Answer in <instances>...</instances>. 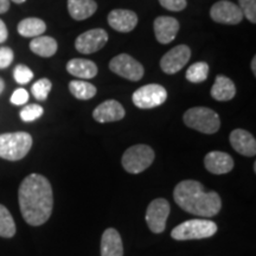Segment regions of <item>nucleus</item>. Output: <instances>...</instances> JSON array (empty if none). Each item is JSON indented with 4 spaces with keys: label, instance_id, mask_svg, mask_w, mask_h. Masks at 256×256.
<instances>
[{
    "label": "nucleus",
    "instance_id": "0eeeda50",
    "mask_svg": "<svg viewBox=\"0 0 256 256\" xmlns=\"http://www.w3.org/2000/svg\"><path fill=\"white\" fill-rule=\"evenodd\" d=\"M168 98V92L160 84H147L133 94V104L142 110H151L162 104Z\"/></svg>",
    "mask_w": 256,
    "mask_h": 256
},
{
    "label": "nucleus",
    "instance_id": "2f4dec72",
    "mask_svg": "<svg viewBox=\"0 0 256 256\" xmlns=\"http://www.w3.org/2000/svg\"><path fill=\"white\" fill-rule=\"evenodd\" d=\"M160 5L170 11L179 12L186 8V0H159Z\"/></svg>",
    "mask_w": 256,
    "mask_h": 256
},
{
    "label": "nucleus",
    "instance_id": "c756f323",
    "mask_svg": "<svg viewBox=\"0 0 256 256\" xmlns=\"http://www.w3.org/2000/svg\"><path fill=\"white\" fill-rule=\"evenodd\" d=\"M14 78L19 84H26L34 78V72L24 64H19L14 70Z\"/></svg>",
    "mask_w": 256,
    "mask_h": 256
},
{
    "label": "nucleus",
    "instance_id": "a211bd4d",
    "mask_svg": "<svg viewBox=\"0 0 256 256\" xmlns=\"http://www.w3.org/2000/svg\"><path fill=\"white\" fill-rule=\"evenodd\" d=\"M124 246L120 234L114 228H108L102 235L101 256H122Z\"/></svg>",
    "mask_w": 256,
    "mask_h": 256
},
{
    "label": "nucleus",
    "instance_id": "6e6552de",
    "mask_svg": "<svg viewBox=\"0 0 256 256\" xmlns=\"http://www.w3.org/2000/svg\"><path fill=\"white\" fill-rule=\"evenodd\" d=\"M110 69L116 75L121 78L130 80V81H140L142 78L144 66L134 60L132 56L127 54H121V55L115 56L110 63Z\"/></svg>",
    "mask_w": 256,
    "mask_h": 256
},
{
    "label": "nucleus",
    "instance_id": "7ed1b4c3",
    "mask_svg": "<svg viewBox=\"0 0 256 256\" xmlns=\"http://www.w3.org/2000/svg\"><path fill=\"white\" fill-rule=\"evenodd\" d=\"M32 136L26 132L5 133L0 136V158L17 162L31 150Z\"/></svg>",
    "mask_w": 256,
    "mask_h": 256
},
{
    "label": "nucleus",
    "instance_id": "1a4fd4ad",
    "mask_svg": "<svg viewBox=\"0 0 256 256\" xmlns=\"http://www.w3.org/2000/svg\"><path fill=\"white\" fill-rule=\"evenodd\" d=\"M170 215V204L164 198L152 200L146 211V223L151 232L160 234L165 230L166 220Z\"/></svg>",
    "mask_w": 256,
    "mask_h": 256
},
{
    "label": "nucleus",
    "instance_id": "5701e85b",
    "mask_svg": "<svg viewBox=\"0 0 256 256\" xmlns=\"http://www.w3.org/2000/svg\"><path fill=\"white\" fill-rule=\"evenodd\" d=\"M46 30V25L40 18H26L18 24V34L25 38L42 36Z\"/></svg>",
    "mask_w": 256,
    "mask_h": 256
},
{
    "label": "nucleus",
    "instance_id": "412c9836",
    "mask_svg": "<svg viewBox=\"0 0 256 256\" xmlns=\"http://www.w3.org/2000/svg\"><path fill=\"white\" fill-rule=\"evenodd\" d=\"M235 94L236 88L232 80L223 75L217 76L215 84L211 88V96L217 101H229Z\"/></svg>",
    "mask_w": 256,
    "mask_h": 256
},
{
    "label": "nucleus",
    "instance_id": "423d86ee",
    "mask_svg": "<svg viewBox=\"0 0 256 256\" xmlns=\"http://www.w3.org/2000/svg\"><path fill=\"white\" fill-rule=\"evenodd\" d=\"M154 160V151L147 145H136L130 147L122 156V166L128 174H142L152 165Z\"/></svg>",
    "mask_w": 256,
    "mask_h": 256
},
{
    "label": "nucleus",
    "instance_id": "f704fd0d",
    "mask_svg": "<svg viewBox=\"0 0 256 256\" xmlns=\"http://www.w3.org/2000/svg\"><path fill=\"white\" fill-rule=\"evenodd\" d=\"M10 8V0H0V14H5Z\"/></svg>",
    "mask_w": 256,
    "mask_h": 256
},
{
    "label": "nucleus",
    "instance_id": "4c0bfd02",
    "mask_svg": "<svg viewBox=\"0 0 256 256\" xmlns=\"http://www.w3.org/2000/svg\"><path fill=\"white\" fill-rule=\"evenodd\" d=\"M12 2H16V4H23V2H26V0H12Z\"/></svg>",
    "mask_w": 256,
    "mask_h": 256
},
{
    "label": "nucleus",
    "instance_id": "6ab92c4d",
    "mask_svg": "<svg viewBox=\"0 0 256 256\" xmlns=\"http://www.w3.org/2000/svg\"><path fill=\"white\" fill-rule=\"evenodd\" d=\"M66 70H68L70 75L84 80L92 78L98 75V66H96L94 62L89 60H70L68 64H66Z\"/></svg>",
    "mask_w": 256,
    "mask_h": 256
},
{
    "label": "nucleus",
    "instance_id": "c9c22d12",
    "mask_svg": "<svg viewBox=\"0 0 256 256\" xmlns=\"http://www.w3.org/2000/svg\"><path fill=\"white\" fill-rule=\"evenodd\" d=\"M256 57H254V58H252V72H254V75L256 74Z\"/></svg>",
    "mask_w": 256,
    "mask_h": 256
},
{
    "label": "nucleus",
    "instance_id": "4468645a",
    "mask_svg": "<svg viewBox=\"0 0 256 256\" xmlns=\"http://www.w3.org/2000/svg\"><path fill=\"white\" fill-rule=\"evenodd\" d=\"M179 30L178 20L174 17L162 16L154 20V34L156 40L162 44H168L174 40Z\"/></svg>",
    "mask_w": 256,
    "mask_h": 256
},
{
    "label": "nucleus",
    "instance_id": "cd10ccee",
    "mask_svg": "<svg viewBox=\"0 0 256 256\" xmlns=\"http://www.w3.org/2000/svg\"><path fill=\"white\" fill-rule=\"evenodd\" d=\"M43 113V107H40V104H28L20 112V119L24 122H32V121L40 119Z\"/></svg>",
    "mask_w": 256,
    "mask_h": 256
},
{
    "label": "nucleus",
    "instance_id": "f8f14e48",
    "mask_svg": "<svg viewBox=\"0 0 256 256\" xmlns=\"http://www.w3.org/2000/svg\"><path fill=\"white\" fill-rule=\"evenodd\" d=\"M210 16L214 22L220 24L235 25L243 19L242 11L238 5L234 4L232 2H226V0L216 2L210 10Z\"/></svg>",
    "mask_w": 256,
    "mask_h": 256
},
{
    "label": "nucleus",
    "instance_id": "393cba45",
    "mask_svg": "<svg viewBox=\"0 0 256 256\" xmlns=\"http://www.w3.org/2000/svg\"><path fill=\"white\" fill-rule=\"evenodd\" d=\"M16 224L10 211L4 206L0 204V236L10 238L14 236Z\"/></svg>",
    "mask_w": 256,
    "mask_h": 256
},
{
    "label": "nucleus",
    "instance_id": "a878e982",
    "mask_svg": "<svg viewBox=\"0 0 256 256\" xmlns=\"http://www.w3.org/2000/svg\"><path fill=\"white\" fill-rule=\"evenodd\" d=\"M209 66L206 62L194 63L186 72V80L192 83L204 82L208 78Z\"/></svg>",
    "mask_w": 256,
    "mask_h": 256
},
{
    "label": "nucleus",
    "instance_id": "f03ea898",
    "mask_svg": "<svg viewBox=\"0 0 256 256\" xmlns=\"http://www.w3.org/2000/svg\"><path fill=\"white\" fill-rule=\"evenodd\" d=\"M174 198L182 209L192 215L212 217L220 212L222 200L217 192H206L197 180H183L174 188Z\"/></svg>",
    "mask_w": 256,
    "mask_h": 256
},
{
    "label": "nucleus",
    "instance_id": "39448f33",
    "mask_svg": "<svg viewBox=\"0 0 256 256\" xmlns=\"http://www.w3.org/2000/svg\"><path fill=\"white\" fill-rule=\"evenodd\" d=\"M183 120L188 127L204 134L216 133L220 127L218 114L206 107L191 108L184 114Z\"/></svg>",
    "mask_w": 256,
    "mask_h": 256
},
{
    "label": "nucleus",
    "instance_id": "aec40b11",
    "mask_svg": "<svg viewBox=\"0 0 256 256\" xmlns=\"http://www.w3.org/2000/svg\"><path fill=\"white\" fill-rule=\"evenodd\" d=\"M98 10L94 0H68V11L75 20H84L92 17Z\"/></svg>",
    "mask_w": 256,
    "mask_h": 256
},
{
    "label": "nucleus",
    "instance_id": "4be33fe9",
    "mask_svg": "<svg viewBox=\"0 0 256 256\" xmlns=\"http://www.w3.org/2000/svg\"><path fill=\"white\" fill-rule=\"evenodd\" d=\"M57 42L50 36L34 37L30 43V49L40 57H51L57 51Z\"/></svg>",
    "mask_w": 256,
    "mask_h": 256
},
{
    "label": "nucleus",
    "instance_id": "f3484780",
    "mask_svg": "<svg viewBox=\"0 0 256 256\" xmlns=\"http://www.w3.org/2000/svg\"><path fill=\"white\" fill-rule=\"evenodd\" d=\"M230 144L240 154L254 156L256 154L255 138L244 130H235L230 134Z\"/></svg>",
    "mask_w": 256,
    "mask_h": 256
},
{
    "label": "nucleus",
    "instance_id": "c85d7f7f",
    "mask_svg": "<svg viewBox=\"0 0 256 256\" xmlns=\"http://www.w3.org/2000/svg\"><path fill=\"white\" fill-rule=\"evenodd\" d=\"M242 14L252 24L256 23V0H238Z\"/></svg>",
    "mask_w": 256,
    "mask_h": 256
},
{
    "label": "nucleus",
    "instance_id": "ddd939ff",
    "mask_svg": "<svg viewBox=\"0 0 256 256\" xmlns=\"http://www.w3.org/2000/svg\"><path fill=\"white\" fill-rule=\"evenodd\" d=\"M124 107L115 100H108L102 102L95 108L92 112L94 119L100 124L113 122V121H119L124 118Z\"/></svg>",
    "mask_w": 256,
    "mask_h": 256
},
{
    "label": "nucleus",
    "instance_id": "473e14b6",
    "mask_svg": "<svg viewBox=\"0 0 256 256\" xmlns=\"http://www.w3.org/2000/svg\"><path fill=\"white\" fill-rule=\"evenodd\" d=\"M28 101V92L24 88H18L11 96V104L22 106Z\"/></svg>",
    "mask_w": 256,
    "mask_h": 256
},
{
    "label": "nucleus",
    "instance_id": "b1692460",
    "mask_svg": "<svg viewBox=\"0 0 256 256\" xmlns=\"http://www.w3.org/2000/svg\"><path fill=\"white\" fill-rule=\"evenodd\" d=\"M69 90L78 100H89L96 95V87L84 81H72Z\"/></svg>",
    "mask_w": 256,
    "mask_h": 256
},
{
    "label": "nucleus",
    "instance_id": "dca6fc26",
    "mask_svg": "<svg viewBox=\"0 0 256 256\" xmlns=\"http://www.w3.org/2000/svg\"><path fill=\"white\" fill-rule=\"evenodd\" d=\"M108 23L115 31L130 32L138 24V16L130 10H113L108 16Z\"/></svg>",
    "mask_w": 256,
    "mask_h": 256
},
{
    "label": "nucleus",
    "instance_id": "7c9ffc66",
    "mask_svg": "<svg viewBox=\"0 0 256 256\" xmlns=\"http://www.w3.org/2000/svg\"><path fill=\"white\" fill-rule=\"evenodd\" d=\"M14 51L8 46L0 48V69H5L14 62Z\"/></svg>",
    "mask_w": 256,
    "mask_h": 256
},
{
    "label": "nucleus",
    "instance_id": "20e7f679",
    "mask_svg": "<svg viewBox=\"0 0 256 256\" xmlns=\"http://www.w3.org/2000/svg\"><path fill=\"white\" fill-rule=\"evenodd\" d=\"M217 232V224L209 220H190L179 224L171 232V238L177 241L202 240L214 236Z\"/></svg>",
    "mask_w": 256,
    "mask_h": 256
},
{
    "label": "nucleus",
    "instance_id": "bb28decb",
    "mask_svg": "<svg viewBox=\"0 0 256 256\" xmlns=\"http://www.w3.org/2000/svg\"><path fill=\"white\" fill-rule=\"evenodd\" d=\"M51 87H52V84H51L50 80L40 78L32 86L31 92L36 100L44 101L46 100L48 95H49V92L51 90Z\"/></svg>",
    "mask_w": 256,
    "mask_h": 256
},
{
    "label": "nucleus",
    "instance_id": "2eb2a0df",
    "mask_svg": "<svg viewBox=\"0 0 256 256\" xmlns=\"http://www.w3.org/2000/svg\"><path fill=\"white\" fill-rule=\"evenodd\" d=\"M204 165L211 174H224L234 168V160L228 153L212 151L206 156Z\"/></svg>",
    "mask_w": 256,
    "mask_h": 256
},
{
    "label": "nucleus",
    "instance_id": "f257e3e1",
    "mask_svg": "<svg viewBox=\"0 0 256 256\" xmlns=\"http://www.w3.org/2000/svg\"><path fill=\"white\" fill-rule=\"evenodd\" d=\"M18 200L22 215L30 226H42L50 218L54 206L52 188L44 176H28L19 186Z\"/></svg>",
    "mask_w": 256,
    "mask_h": 256
},
{
    "label": "nucleus",
    "instance_id": "e433bc0d",
    "mask_svg": "<svg viewBox=\"0 0 256 256\" xmlns=\"http://www.w3.org/2000/svg\"><path fill=\"white\" fill-rule=\"evenodd\" d=\"M5 88V82L2 81V78H0V94H2V90H4Z\"/></svg>",
    "mask_w": 256,
    "mask_h": 256
},
{
    "label": "nucleus",
    "instance_id": "9b49d317",
    "mask_svg": "<svg viewBox=\"0 0 256 256\" xmlns=\"http://www.w3.org/2000/svg\"><path fill=\"white\" fill-rule=\"evenodd\" d=\"M191 57V50L186 46H178L166 52L160 60V66L165 74L172 75L184 68Z\"/></svg>",
    "mask_w": 256,
    "mask_h": 256
},
{
    "label": "nucleus",
    "instance_id": "9d476101",
    "mask_svg": "<svg viewBox=\"0 0 256 256\" xmlns=\"http://www.w3.org/2000/svg\"><path fill=\"white\" fill-rule=\"evenodd\" d=\"M108 40V34L104 28H92L76 38L75 48L78 52L89 55L101 50Z\"/></svg>",
    "mask_w": 256,
    "mask_h": 256
},
{
    "label": "nucleus",
    "instance_id": "72a5a7b5",
    "mask_svg": "<svg viewBox=\"0 0 256 256\" xmlns=\"http://www.w3.org/2000/svg\"><path fill=\"white\" fill-rule=\"evenodd\" d=\"M8 28H6V25L4 22L0 19V44L4 43V42L8 40Z\"/></svg>",
    "mask_w": 256,
    "mask_h": 256
}]
</instances>
